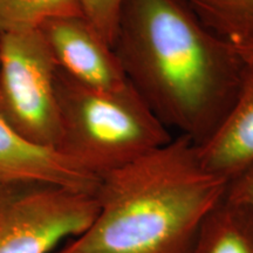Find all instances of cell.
<instances>
[{
	"label": "cell",
	"mask_w": 253,
	"mask_h": 253,
	"mask_svg": "<svg viewBox=\"0 0 253 253\" xmlns=\"http://www.w3.org/2000/svg\"><path fill=\"white\" fill-rule=\"evenodd\" d=\"M125 0H80L84 15L103 39L114 46Z\"/></svg>",
	"instance_id": "obj_12"
},
{
	"label": "cell",
	"mask_w": 253,
	"mask_h": 253,
	"mask_svg": "<svg viewBox=\"0 0 253 253\" xmlns=\"http://www.w3.org/2000/svg\"><path fill=\"white\" fill-rule=\"evenodd\" d=\"M188 253H253V208L225 196L205 218Z\"/></svg>",
	"instance_id": "obj_9"
},
{
	"label": "cell",
	"mask_w": 253,
	"mask_h": 253,
	"mask_svg": "<svg viewBox=\"0 0 253 253\" xmlns=\"http://www.w3.org/2000/svg\"><path fill=\"white\" fill-rule=\"evenodd\" d=\"M214 33L232 45L253 40V0H185Z\"/></svg>",
	"instance_id": "obj_10"
},
{
	"label": "cell",
	"mask_w": 253,
	"mask_h": 253,
	"mask_svg": "<svg viewBox=\"0 0 253 253\" xmlns=\"http://www.w3.org/2000/svg\"><path fill=\"white\" fill-rule=\"evenodd\" d=\"M39 30L56 67L75 81L103 90L130 86L114 47L84 15L49 19Z\"/></svg>",
	"instance_id": "obj_6"
},
{
	"label": "cell",
	"mask_w": 253,
	"mask_h": 253,
	"mask_svg": "<svg viewBox=\"0 0 253 253\" xmlns=\"http://www.w3.org/2000/svg\"><path fill=\"white\" fill-rule=\"evenodd\" d=\"M113 47L151 112L195 144L229 110L246 66L185 0H125Z\"/></svg>",
	"instance_id": "obj_1"
},
{
	"label": "cell",
	"mask_w": 253,
	"mask_h": 253,
	"mask_svg": "<svg viewBox=\"0 0 253 253\" xmlns=\"http://www.w3.org/2000/svg\"><path fill=\"white\" fill-rule=\"evenodd\" d=\"M233 46H235L237 53H238L245 65L253 66V40Z\"/></svg>",
	"instance_id": "obj_14"
},
{
	"label": "cell",
	"mask_w": 253,
	"mask_h": 253,
	"mask_svg": "<svg viewBox=\"0 0 253 253\" xmlns=\"http://www.w3.org/2000/svg\"><path fill=\"white\" fill-rule=\"evenodd\" d=\"M84 15L80 0H0V36L37 30L46 20Z\"/></svg>",
	"instance_id": "obj_11"
},
{
	"label": "cell",
	"mask_w": 253,
	"mask_h": 253,
	"mask_svg": "<svg viewBox=\"0 0 253 253\" xmlns=\"http://www.w3.org/2000/svg\"><path fill=\"white\" fill-rule=\"evenodd\" d=\"M56 69L39 28L0 36V118L25 140L55 150Z\"/></svg>",
	"instance_id": "obj_4"
},
{
	"label": "cell",
	"mask_w": 253,
	"mask_h": 253,
	"mask_svg": "<svg viewBox=\"0 0 253 253\" xmlns=\"http://www.w3.org/2000/svg\"><path fill=\"white\" fill-rule=\"evenodd\" d=\"M227 188L178 135L100 177L94 220L55 253H188Z\"/></svg>",
	"instance_id": "obj_2"
},
{
	"label": "cell",
	"mask_w": 253,
	"mask_h": 253,
	"mask_svg": "<svg viewBox=\"0 0 253 253\" xmlns=\"http://www.w3.org/2000/svg\"><path fill=\"white\" fill-rule=\"evenodd\" d=\"M38 182L96 192L100 178L60 151L31 143L0 118V184Z\"/></svg>",
	"instance_id": "obj_8"
},
{
	"label": "cell",
	"mask_w": 253,
	"mask_h": 253,
	"mask_svg": "<svg viewBox=\"0 0 253 253\" xmlns=\"http://www.w3.org/2000/svg\"><path fill=\"white\" fill-rule=\"evenodd\" d=\"M226 197L253 208V168L230 183Z\"/></svg>",
	"instance_id": "obj_13"
},
{
	"label": "cell",
	"mask_w": 253,
	"mask_h": 253,
	"mask_svg": "<svg viewBox=\"0 0 253 253\" xmlns=\"http://www.w3.org/2000/svg\"><path fill=\"white\" fill-rule=\"evenodd\" d=\"M196 150L205 169L229 184L253 168V66H245L236 99Z\"/></svg>",
	"instance_id": "obj_7"
},
{
	"label": "cell",
	"mask_w": 253,
	"mask_h": 253,
	"mask_svg": "<svg viewBox=\"0 0 253 253\" xmlns=\"http://www.w3.org/2000/svg\"><path fill=\"white\" fill-rule=\"evenodd\" d=\"M95 192L55 184H0V253H55L96 216Z\"/></svg>",
	"instance_id": "obj_5"
},
{
	"label": "cell",
	"mask_w": 253,
	"mask_h": 253,
	"mask_svg": "<svg viewBox=\"0 0 253 253\" xmlns=\"http://www.w3.org/2000/svg\"><path fill=\"white\" fill-rule=\"evenodd\" d=\"M60 141L56 150L102 177L171 140L170 130L131 87L91 88L56 69Z\"/></svg>",
	"instance_id": "obj_3"
}]
</instances>
